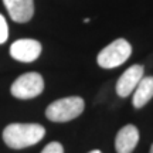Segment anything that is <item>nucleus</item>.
Returning a JSON list of instances; mask_svg holds the SVG:
<instances>
[{
    "label": "nucleus",
    "instance_id": "1",
    "mask_svg": "<svg viewBox=\"0 0 153 153\" xmlns=\"http://www.w3.org/2000/svg\"><path fill=\"white\" fill-rule=\"evenodd\" d=\"M45 136V128L38 123H10L3 129V142L11 149L37 145Z\"/></svg>",
    "mask_w": 153,
    "mask_h": 153
},
{
    "label": "nucleus",
    "instance_id": "2",
    "mask_svg": "<svg viewBox=\"0 0 153 153\" xmlns=\"http://www.w3.org/2000/svg\"><path fill=\"white\" fill-rule=\"evenodd\" d=\"M84 109L85 102L81 97H67L51 102L45 109V116L51 122H70L78 118Z\"/></svg>",
    "mask_w": 153,
    "mask_h": 153
},
{
    "label": "nucleus",
    "instance_id": "3",
    "mask_svg": "<svg viewBox=\"0 0 153 153\" xmlns=\"http://www.w3.org/2000/svg\"><path fill=\"white\" fill-rule=\"evenodd\" d=\"M132 54V45L125 38H116L99 51L97 62L101 68L111 70L122 65Z\"/></svg>",
    "mask_w": 153,
    "mask_h": 153
},
{
    "label": "nucleus",
    "instance_id": "4",
    "mask_svg": "<svg viewBox=\"0 0 153 153\" xmlns=\"http://www.w3.org/2000/svg\"><path fill=\"white\" fill-rule=\"evenodd\" d=\"M44 91V78L38 72H26L11 84L10 92L17 99H31Z\"/></svg>",
    "mask_w": 153,
    "mask_h": 153
},
{
    "label": "nucleus",
    "instance_id": "5",
    "mask_svg": "<svg viewBox=\"0 0 153 153\" xmlns=\"http://www.w3.org/2000/svg\"><path fill=\"white\" fill-rule=\"evenodd\" d=\"M43 51L41 43L34 38H20L10 45L11 58L20 62H33Z\"/></svg>",
    "mask_w": 153,
    "mask_h": 153
},
{
    "label": "nucleus",
    "instance_id": "6",
    "mask_svg": "<svg viewBox=\"0 0 153 153\" xmlns=\"http://www.w3.org/2000/svg\"><path fill=\"white\" fill-rule=\"evenodd\" d=\"M143 74H145V68L140 64H135V65L129 67L116 81L115 89H116L118 97H120V98L129 97L143 78Z\"/></svg>",
    "mask_w": 153,
    "mask_h": 153
},
{
    "label": "nucleus",
    "instance_id": "7",
    "mask_svg": "<svg viewBox=\"0 0 153 153\" xmlns=\"http://www.w3.org/2000/svg\"><path fill=\"white\" fill-rule=\"evenodd\" d=\"M11 20L16 23H27L34 14V0H3Z\"/></svg>",
    "mask_w": 153,
    "mask_h": 153
},
{
    "label": "nucleus",
    "instance_id": "8",
    "mask_svg": "<svg viewBox=\"0 0 153 153\" xmlns=\"http://www.w3.org/2000/svg\"><path fill=\"white\" fill-rule=\"evenodd\" d=\"M139 142V131L135 125H125L120 128L115 137L116 153H132Z\"/></svg>",
    "mask_w": 153,
    "mask_h": 153
},
{
    "label": "nucleus",
    "instance_id": "9",
    "mask_svg": "<svg viewBox=\"0 0 153 153\" xmlns=\"http://www.w3.org/2000/svg\"><path fill=\"white\" fill-rule=\"evenodd\" d=\"M153 98V75L143 76L137 87L133 91V98H132V105L140 109L149 101Z\"/></svg>",
    "mask_w": 153,
    "mask_h": 153
},
{
    "label": "nucleus",
    "instance_id": "10",
    "mask_svg": "<svg viewBox=\"0 0 153 153\" xmlns=\"http://www.w3.org/2000/svg\"><path fill=\"white\" fill-rule=\"evenodd\" d=\"M9 38V27H7V22L3 14H0V44L6 43V40Z\"/></svg>",
    "mask_w": 153,
    "mask_h": 153
},
{
    "label": "nucleus",
    "instance_id": "11",
    "mask_svg": "<svg viewBox=\"0 0 153 153\" xmlns=\"http://www.w3.org/2000/svg\"><path fill=\"white\" fill-rule=\"evenodd\" d=\"M41 153H64V148L60 142H50L41 150Z\"/></svg>",
    "mask_w": 153,
    "mask_h": 153
},
{
    "label": "nucleus",
    "instance_id": "12",
    "mask_svg": "<svg viewBox=\"0 0 153 153\" xmlns=\"http://www.w3.org/2000/svg\"><path fill=\"white\" fill-rule=\"evenodd\" d=\"M88 153H102V152L98 150V149H94V150H91V152H88Z\"/></svg>",
    "mask_w": 153,
    "mask_h": 153
},
{
    "label": "nucleus",
    "instance_id": "13",
    "mask_svg": "<svg viewBox=\"0 0 153 153\" xmlns=\"http://www.w3.org/2000/svg\"><path fill=\"white\" fill-rule=\"evenodd\" d=\"M149 153H153V143H152V146H150V152Z\"/></svg>",
    "mask_w": 153,
    "mask_h": 153
}]
</instances>
